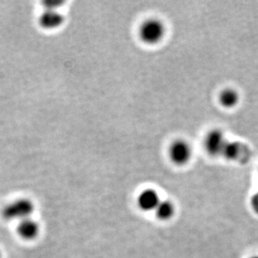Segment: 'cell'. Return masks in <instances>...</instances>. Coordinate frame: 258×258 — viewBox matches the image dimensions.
<instances>
[{
	"mask_svg": "<svg viewBox=\"0 0 258 258\" xmlns=\"http://www.w3.org/2000/svg\"><path fill=\"white\" fill-rule=\"evenodd\" d=\"M2 256H3L2 251H1V249H0V258H2Z\"/></svg>",
	"mask_w": 258,
	"mask_h": 258,
	"instance_id": "13",
	"label": "cell"
},
{
	"mask_svg": "<svg viewBox=\"0 0 258 258\" xmlns=\"http://www.w3.org/2000/svg\"><path fill=\"white\" fill-rule=\"evenodd\" d=\"M238 101V93L233 89L224 90L220 95V102L225 108H233Z\"/></svg>",
	"mask_w": 258,
	"mask_h": 258,
	"instance_id": "8",
	"label": "cell"
},
{
	"mask_svg": "<svg viewBox=\"0 0 258 258\" xmlns=\"http://www.w3.org/2000/svg\"><path fill=\"white\" fill-rule=\"evenodd\" d=\"M155 211H156V217H158L159 219L165 221V220L170 219L172 217L175 208L171 202L164 201L159 203Z\"/></svg>",
	"mask_w": 258,
	"mask_h": 258,
	"instance_id": "9",
	"label": "cell"
},
{
	"mask_svg": "<svg viewBox=\"0 0 258 258\" xmlns=\"http://www.w3.org/2000/svg\"><path fill=\"white\" fill-rule=\"evenodd\" d=\"M63 3L62 0H44L43 6L44 10H58Z\"/></svg>",
	"mask_w": 258,
	"mask_h": 258,
	"instance_id": "11",
	"label": "cell"
},
{
	"mask_svg": "<svg viewBox=\"0 0 258 258\" xmlns=\"http://www.w3.org/2000/svg\"><path fill=\"white\" fill-rule=\"evenodd\" d=\"M161 202L158 194L156 190L147 189L142 191L138 198V205L143 211H152L156 210L159 203Z\"/></svg>",
	"mask_w": 258,
	"mask_h": 258,
	"instance_id": "7",
	"label": "cell"
},
{
	"mask_svg": "<svg viewBox=\"0 0 258 258\" xmlns=\"http://www.w3.org/2000/svg\"><path fill=\"white\" fill-rule=\"evenodd\" d=\"M251 258H258V256H252V257Z\"/></svg>",
	"mask_w": 258,
	"mask_h": 258,
	"instance_id": "14",
	"label": "cell"
},
{
	"mask_svg": "<svg viewBox=\"0 0 258 258\" xmlns=\"http://www.w3.org/2000/svg\"><path fill=\"white\" fill-rule=\"evenodd\" d=\"M35 211V204L29 198H18L5 205L2 216L6 221L19 222L32 217Z\"/></svg>",
	"mask_w": 258,
	"mask_h": 258,
	"instance_id": "1",
	"label": "cell"
},
{
	"mask_svg": "<svg viewBox=\"0 0 258 258\" xmlns=\"http://www.w3.org/2000/svg\"><path fill=\"white\" fill-rule=\"evenodd\" d=\"M251 204L254 212L258 214V192L254 194L253 197L251 198Z\"/></svg>",
	"mask_w": 258,
	"mask_h": 258,
	"instance_id": "12",
	"label": "cell"
},
{
	"mask_svg": "<svg viewBox=\"0 0 258 258\" xmlns=\"http://www.w3.org/2000/svg\"><path fill=\"white\" fill-rule=\"evenodd\" d=\"M40 230L41 227L39 222H37L33 217L17 222L16 231L18 236L25 241H33L36 239L40 233Z\"/></svg>",
	"mask_w": 258,
	"mask_h": 258,
	"instance_id": "5",
	"label": "cell"
},
{
	"mask_svg": "<svg viewBox=\"0 0 258 258\" xmlns=\"http://www.w3.org/2000/svg\"><path fill=\"white\" fill-rule=\"evenodd\" d=\"M191 147L184 140H177L171 144L169 148V156L173 163L183 166L190 161L191 157Z\"/></svg>",
	"mask_w": 258,
	"mask_h": 258,
	"instance_id": "3",
	"label": "cell"
},
{
	"mask_svg": "<svg viewBox=\"0 0 258 258\" xmlns=\"http://www.w3.org/2000/svg\"><path fill=\"white\" fill-rule=\"evenodd\" d=\"M239 153V146L236 143H229L227 142L225 146L224 151L222 152V156L227 157V159L232 160L236 158Z\"/></svg>",
	"mask_w": 258,
	"mask_h": 258,
	"instance_id": "10",
	"label": "cell"
},
{
	"mask_svg": "<svg viewBox=\"0 0 258 258\" xmlns=\"http://www.w3.org/2000/svg\"><path fill=\"white\" fill-rule=\"evenodd\" d=\"M64 17L58 10H44L39 15V24L40 27L46 30H54L63 25Z\"/></svg>",
	"mask_w": 258,
	"mask_h": 258,
	"instance_id": "6",
	"label": "cell"
},
{
	"mask_svg": "<svg viewBox=\"0 0 258 258\" xmlns=\"http://www.w3.org/2000/svg\"><path fill=\"white\" fill-rule=\"evenodd\" d=\"M227 143L224 135L219 130L211 131L205 137V149L211 156L222 155Z\"/></svg>",
	"mask_w": 258,
	"mask_h": 258,
	"instance_id": "4",
	"label": "cell"
},
{
	"mask_svg": "<svg viewBox=\"0 0 258 258\" xmlns=\"http://www.w3.org/2000/svg\"><path fill=\"white\" fill-rule=\"evenodd\" d=\"M165 26L163 23L156 19H150L145 21L140 28V37L144 43L156 44L163 39Z\"/></svg>",
	"mask_w": 258,
	"mask_h": 258,
	"instance_id": "2",
	"label": "cell"
}]
</instances>
